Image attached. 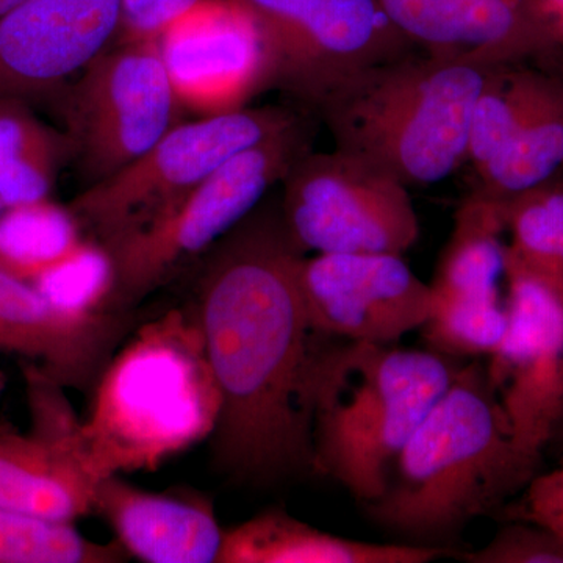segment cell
Returning a JSON list of instances; mask_svg holds the SVG:
<instances>
[{
  "mask_svg": "<svg viewBox=\"0 0 563 563\" xmlns=\"http://www.w3.org/2000/svg\"><path fill=\"white\" fill-rule=\"evenodd\" d=\"M302 261L280 207L251 211L201 258L192 307L221 395L211 451L217 468L243 483L317 473V332L303 306Z\"/></svg>",
  "mask_w": 563,
  "mask_h": 563,
  "instance_id": "cell-1",
  "label": "cell"
},
{
  "mask_svg": "<svg viewBox=\"0 0 563 563\" xmlns=\"http://www.w3.org/2000/svg\"><path fill=\"white\" fill-rule=\"evenodd\" d=\"M540 470L514 443L479 358L459 369L404 444L383 495L362 506L374 523L433 547L496 515Z\"/></svg>",
  "mask_w": 563,
  "mask_h": 563,
  "instance_id": "cell-2",
  "label": "cell"
},
{
  "mask_svg": "<svg viewBox=\"0 0 563 563\" xmlns=\"http://www.w3.org/2000/svg\"><path fill=\"white\" fill-rule=\"evenodd\" d=\"M81 424V451L96 479L155 472L210 439L221 410L195 307L144 322L107 363Z\"/></svg>",
  "mask_w": 563,
  "mask_h": 563,
  "instance_id": "cell-3",
  "label": "cell"
},
{
  "mask_svg": "<svg viewBox=\"0 0 563 563\" xmlns=\"http://www.w3.org/2000/svg\"><path fill=\"white\" fill-rule=\"evenodd\" d=\"M465 363L393 344L320 347L310 385L317 473L361 504L376 501L404 444Z\"/></svg>",
  "mask_w": 563,
  "mask_h": 563,
  "instance_id": "cell-4",
  "label": "cell"
},
{
  "mask_svg": "<svg viewBox=\"0 0 563 563\" xmlns=\"http://www.w3.org/2000/svg\"><path fill=\"white\" fill-rule=\"evenodd\" d=\"M496 68L412 52L344 84L317 120L335 150L407 187L439 184L466 163L474 103Z\"/></svg>",
  "mask_w": 563,
  "mask_h": 563,
  "instance_id": "cell-5",
  "label": "cell"
},
{
  "mask_svg": "<svg viewBox=\"0 0 563 563\" xmlns=\"http://www.w3.org/2000/svg\"><path fill=\"white\" fill-rule=\"evenodd\" d=\"M317 118L292 124L225 162L154 221L99 244L111 265L103 313H131L231 232L312 146ZM98 244V243H96Z\"/></svg>",
  "mask_w": 563,
  "mask_h": 563,
  "instance_id": "cell-6",
  "label": "cell"
},
{
  "mask_svg": "<svg viewBox=\"0 0 563 563\" xmlns=\"http://www.w3.org/2000/svg\"><path fill=\"white\" fill-rule=\"evenodd\" d=\"M250 18L265 58V87L317 118L363 70L417 52L377 0H231Z\"/></svg>",
  "mask_w": 563,
  "mask_h": 563,
  "instance_id": "cell-7",
  "label": "cell"
},
{
  "mask_svg": "<svg viewBox=\"0 0 563 563\" xmlns=\"http://www.w3.org/2000/svg\"><path fill=\"white\" fill-rule=\"evenodd\" d=\"M81 190L101 184L179 124V88L155 43L99 54L51 103Z\"/></svg>",
  "mask_w": 563,
  "mask_h": 563,
  "instance_id": "cell-8",
  "label": "cell"
},
{
  "mask_svg": "<svg viewBox=\"0 0 563 563\" xmlns=\"http://www.w3.org/2000/svg\"><path fill=\"white\" fill-rule=\"evenodd\" d=\"M302 114L291 106H268L179 122L120 173L81 190L68 209L95 243L107 242L173 209L225 162Z\"/></svg>",
  "mask_w": 563,
  "mask_h": 563,
  "instance_id": "cell-9",
  "label": "cell"
},
{
  "mask_svg": "<svg viewBox=\"0 0 563 563\" xmlns=\"http://www.w3.org/2000/svg\"><path fill=\"white\" fill-rule=\"evenodd\" d=\"M280 184L282 220L302 252L404 255L420 239L409 187L354 155L307 151Z\"/></svg>",
  "mask_w": 563,
  "mask_h": 563,
  "instance_id": "cell-10",
  "label": "cell"
},
{
  "mask_svg": "<svg viewBox=\"0 0 563 563\" xmlns=\"http://www.w3.org/2000/svg\"><path fill=\"white\" fill-rule=\"evenodd\" d=\"M506 285L509 321L485 369L514 443L542 468L563 422V290L509 250Z\"/></svg>",
  "mask_w": 563,
  "mask_h": 563,
  "instance_id": "cell-11",
  "label": "cell"
},
{
  "mask_svg": "<svg viewBox=\"0 0 563 563\" xmlns=\"http://www.w3.org/2000/svg\"><path fill=\"white\" fill-rule=\"evenodd\" d=\"M301 291L310 328L351 342L395 344L431 318L433 296L395 254L303 257Z\"/></svg>",
  "mask_w": 563,
  "mask_h": 563,
  "instance_id": "cell-12",
  "label": "cell"
},
{
  "mask_svg": "<svg viewBox=\"0 0 563 563\" xmlns=\"http://www.w3.org/2000/svg\"><path fill=\"white\" fill-rule=\"evenodd\" d=\"M122 0H22L0 16V99L51 106L120 33Z\"/></svg>",
  "mask_w": 563,
  "mask_h": 563,
  "instance_id": "cell-13",
  "label": "cell"
},
{
  "mask_svg": "<svg viewBox=\"0 0 563 563\" xmlns=\"http://www.w3.org/2000/svg\"><path fill=\"white\" fill-rule=\"evenodd\" d=\"M131 324V313L68 312L0 269V352L62 387L92 391Z\"/></svg>",
  "mask_w": 563,
  "mask_h": 563,
  "instance_id": "cell-14",
  "label": "cell"
},
{
  "mask_svg": "<svg viewBox=\"0 0 563 563\" xmlns=\"http://www.w3.org/2000/svg\"><path fill=\"white\" fill-rule=\"evenodd\" d=\"M417 49L484 66L562 54L529 0H377Z\"/></svg>",
  "mask_w": 563,
  "mask_h": 563,
  "instance_id": "cell-15",
  "label": "cell"
},
{
  "mask_svg": "<svg viewBox=\"0 0 563 563\" xmlns=\"http://www.w3.org/2000/svg\"><path fill=\"white\" fill-rule=\"evenodd\" d=\"M96 514L131 558L147 563H217L222 532L209 504L144 492L120 474L96 484Z\"/></svg>",
  "mask_w": 563,
  "mask_h": 563,
  "instance_id": "cell-16",
  "label": "cell"
},
{
  "mask_svg": "<svg viewBox=\"0 0 563 563\" xmlns=\"http://www.w3.org/2000/svg\"><path fill=\"white\" fill-rule=\"evenodd\" d=\"M96 484L68 448L0 421V509L73 523L96 514Z\"/></svg>",
  "mask_w": 563,
  "mask_h": 563,
  "instance_id": "cell-17",
  "label": "cell"
},
{
  "mask_svg": "<svg viewBox=\"0 0 563 563\" xmlns=\"http://www.w3.org/2000/svg\"><path fill=\"white\" fill-rule=\"evenodd\" d=\"M450 554L429 544L343 539L284 510H266L222 532L217 563H428Z\"/></svg>",
  "mask_w": 563,
  "mask_h": 563,
  "instance_id": "cell-18",
  "label": "cell"
},
{
  "mask_svg": "<svg viewBox=\"0 0 563 563\" xmlns=\"http://www.w3.org/2000/svg\"><path fill=\"white\" fill-rule=\"evenodd\" d=\"M70 163L68 136L36 117L31 103L0 99V199L3 209L51 199Z\"/></svg>",
  "mask_w": 563,
  "mask_h": 563,
  "instance_id": "cell-19",
  "label": "cell"
},
{
  "mask_svg": "<svg viewBox=\"0 0 563 563\" xmlns=\"http://www.w3.org/2000/svg\"><path fill=\"white\" fill-rule=\"evenodd\" d=\"M507 240L501 203L472 195L454 217L431 284L433 296H501Z\"/></svg>",
  "mask_w": 563,
  "mask_h": 563,
  "instance_id": "cell-20",
  "label": "cell"
},
{
  "mask_svg": "<svg viewBox=\"0 0 563 563\" xmlns=\"http://www.w3.org/2000/svg\"><path fill=\"white\" fill-rule=\"evenodd\" d=\"M474 195L504 203L563 174V74L553 95L506 146L477 168Z\"/></svg>",
  "mask_w": 563,
  "mask_h": 563,
  "instance_id": "cell-21",
  "label": "cell"
},
{
  "mask_svg": "<svg viewBox=\"0 0 563 563\" xmlns=\"http://www.w3.org/2000/svg\"><path fill=\"white\" fill-rule=\"evenodd\" d=\"M558 81L559 74L525 65L493 69L474 103L470 124L466 163H472L474 172L495 157L542 109Z\"/></svg>",
  "mask_w": 563,
  "mask_h": 563,
  "instance_id": "cell-22",
  "label": "cell"
},
{
  "mask_svg": "<svg viewBox=\"0 0 563 563\" xmlns=\"http://www.w3.org/2000/svg\"><path fill=\"white\" fill-rule=\"evenodd\" d=\"M80 231L68 207L51 199L10 207L0 214V269L33 284L79 250Z\"/></svg>",
  "mask_w": 563,
  "mask_h": 563,
  "instance_id": "cell-23",
  "label": "cell"
},
{
  "mask_svg": "<svg viewBox=\"0 0 563 563\" xmlns=\"http://www.w3.org/2000/svg\"><path fill=\"white\" fill-rule=\"evenodd\" d=\"M507 250L563 290V177L501 203Z\"/></svg>",
  "mask_w": 563,
  "mask_h": 563,
  "instance_id": "cell-24",
  "label": "cell"
},
{
  "mask_svg": "<svg viewBox=\"0 0 563 563\" xmlns=\"http://www.w3.org/2000/svg\"><path fill=\"white\" fill-rule=\"evenodd\" d=\"M121 543H98L70 521L0 509V563H122Z\"/></svg>",
  "mask_w": 563,
  "mask_h": 563,
  "instance_id": "cell-25",
  "label": "cell"
},
{
  "mask_svg": "<svg viewBox=\"0 0 563 563\" xmlns=\"http://www.w3.org/2000/svg\"><path fill=\"white\" fill-rule=\"evenodd\" d=\"M507 321L503 296H433L431 318L420 331L429 350L455 361H474L490 357Z\"/></svg>",
  "mask_w": 563,
  "mask_h": 563,
  "instance_id": "cell-26",
  "label": "cell"
},
{
  "mask_svg": "<svg viewBox=\"0 0 563 563\" xmlns=\"http://www.w3.org/2000/svg\"><path fill=\"white\" fill-rule=\"evenodd\" d=\"M60 309L74 313H103L111 287V265L96 243H81L66 261L31 284Z\"/></svg>",
  "mask_w": 563,
  "mask_h": 563,
  "instance_id": "cell-27",
  "label": "cell"
},
{
  "mask_svg": "<svg viewBox=\"0 0 563 563\" xmlns=\"http://www.w3.org/2000/svg\"><path fill=\"white\" fill-rule=\"evenodd\" d=\"M490 542L476 551L455 553L466 563H563V537L540 523L504 521Z\"/></svg>",
  "mask_w": 563,
  "mask_h": 563,
  "instance_id": "cell-28",
  "label": "cell"
},
{
  "mask_svg": "<svg viewBox=\"0 0 563 563\" xmlns=\"http://www.w3.org/2000/svg\"><path fill=\"white\" fill-rule=\"evenodd\" d=\"M496 517L503 521H533L563 537V457L553 468L540 470L520 495L496 512Z\"/></svg>",
  "mask_w": 563,
  "mask_h": 563,
  "instance_id": "cell-29",
  "label": "cell"
},
{
  "mask_svg": "<svg viewBox=\"0 0 563 563\" xmlns=\"http://www.w3.org/2000/svg\"><path fill=\"white\" fill-rule=\"evenodd\" d=\"M201 0H122L120 35L128 43H155Z\"/></svg>",
  "mask_w": 563,
  "mask_h": 563,
  "instance_id": "cell-30",
  "label": "cell"
},
{
  "mask_svg": "<svg viewBox=\"0 0 563 563\" xmlns=\"http://www.w3.org/2000/svg\"><path fill=\"white\" fill-rule=\"evenodd\" d=\"M563 54V0H529Z\"/></svg>",
  "mask_w": 563,
  "mask_h": 563,
  "instance_id": "cell-31",
  "label": "cell"
},
{
  "mask_svg": "<svg viewBox=\"0 0 563 563\" xmlns=\"http://www.w3.org/2000/svg\"><path fill=\"white\" fill-rule=\"evenodd\" d=\"M554 451L563 457V422L558 435L554 437L553 443H551L550 450H548V454L554 453Z\"/></svg>",
  "mask_w": 563,
  "mask_h": 563,
  "instance_id": "cell-32",
  "label": "cell"
},
{
  "mask_svg": "<svg viewBox=\"0 0 563 563\" xmlns=\"http://www.w3.org/2000/svg\"><path fill=\"white\" fill-rule=\"evenodd\" d=\"M22 0H0V16H2L3 13H7V11L13 9V7H16L18 3H21Z\"/></svg>",
  "mask_w": 563,
  "mask_h": 563,
  "instance_id": "cell-33",
  "label": "cell"
},
{
  "mask_svg": "<svg viewBox=\"0 0 563 563\" xmlns=\"http://www.w3.org/2000/svg\"><path fill=\"white\" fill-rule=\"evenodd\" d=\"M7 387V374L0 369V396H2L3 390Z\"/></svg>",
  "mask_w": 563,
  "mask_h": 563,
  "instance_id": "cell-34",
  "label": "cell"
},
{
  "mask_svg": "<svg viewBox=\"0 0 563 563\" xmlns=\"http://www.w3.org/2000/svg\"><path fill=\"white\" fill-rule=\"evenodd\" d=\"M5 210L3 209V203H2V199H0V214H2V211Z\"/></svg>",
  "mask_w": 563,
  "mask_h": 563,
  "instance_id": "cell-35",
  "label": "cell"
}]
</instances>
